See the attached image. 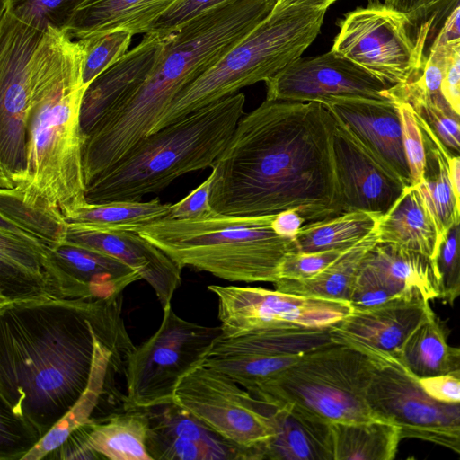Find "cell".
Instances as JSON below:
<instances>
[{
  "mask_svg": "<svg viewBox=\"0 0 460 460\" xmlns=\"http://www.w3.org/2000/svg\"><path fill=\"white\" fill-rule=\"evenodd\" d=\"M334 126L320 102L266 99L242 117L211 167L212 209L244 217L296 209L305 222L341 214Z\"/></svg>",
  "mask_w": 460,
  "mask_h": 460,
  "instance_id": "cell-1",
  "label": "cell"
},
{
  "mask_svg": "<svg viewBox=\"0 0 460 460\" xmlns=\"http://www.w3.org/2000/svg\"><path fill=\"white\" fill-rule=\"evenodd\" d=\"M122 299L0 307V423L35 446L68 412L87 386L97 342L129 337Z\"/></svg>",
  "mask_w": 460,
  "mask_h": 460,
  "instance_id": "cell-2",
  "label": "cell"
},
{
  "mask_svg": "<svg viewBox=\"0 0 460 460\" xmlns=\"http://www.w3.org/2000/svg\"><path fill=\"white\" fill-rule=\"evenodd\" d=\"M277 0H234L209 8L167 35L154 69L128 97L106 111L85 136L84 155L99 171L147 137L191 82L272 12Z\"/></svg>",
  "mask_w": 460,
  "mask_h": 460,
  "instance_id": "cell-3",
  "label": "cell"
},
{
  "mask_svg": "<svg viewBox=\"0 0 460 460\" xmlns=\"http://www.w3.org/2000/svg\"><path fill=\"white\" fill-rule=\"evenodd\" d=\"M84 49L79 40L48 26L31 60L32 111L26 168L13 188L28 202L44 201L65 212L86 199L82 102Z\"/></svg>",
  "mask_w": 460,
  "mask_h": 460,
  "instance_id": "cell-4",
  "label": "cell"
},
{
  "mask_svg": "<svg viewBox=\"0 0 460 460\" xmlns=\"http://www.w3.org/2000/svg\"><path fill=\"white\" fill-rule=\"evenodd\" d=\"M245 95L237 93L149 134L87 184V201H140L185 173L212 167L242 119Z\"/></svg>",
  "mask_w": 460,
  "mask_h": 460,
  "instance_id": "cell-5",
  "label": "cell"
},
{
  "mask_svg": "<svg viewBox=\"0 0 460 460\" xmlns=\"http://www.w3.org/2000/svg\"><path fill=\"white\" fill-rule=\"evenodd\" d=\"M274 216H228L212 210L191 219L164 217L135 232L181 268L229 281L274 283L280 279L285 257L298 251L295 240L273 231Z\"/></svg>",
  "mask_w": 460,
  "mask_h": 460,
  "instance_id": "cell-6",
  "label": "cell"
},
{
  "mask_svg": "<svg viewBox=\"0 0 460 460\" xmlns=\"http://www.w3.org/2000/svg\"><path fill=\"white\" fill-rule=\"evenodd\" d=\"M326 10L273 11L211 67L188 84L151 133L210 103L265 82L300 58L321 31ZM150 133V134H151Z\"/></svg>",
  "mask_w": 460,
  "mask_h": 460,
  "instance_id": "cell-7",
  "label": "cell"
},
{
  "mask_svg": "<svg viewBox=\"0 0 460 460\" xmlns=\"http://www.w3.org/2000/svg\"><path fill=\"white\" fill-rule=\"evenodd\" d=\"M374 368L367 354L332 342L249 392L270 405H290L329 424L370 421L379 420L367 397Z\"/></svg>",
  "mask_w": 460,
  "mask_h": 460,
  "instance_id": "cell-8",
  "label": "cell"
},
{
  "mask_svg": "<svg viewBox=\"0 0 460 460\" xmlns=\"http://www.w3.org/2000/svg\"><path fill=\"white\" fill-rule=\"evenodd\" d=\"M158 330L128 354L124 409L147 408L173 401L181 378L204 358L220 326L186 321L168 305Z\"/></svg>",
  "mask_w": 460,
  "mask_h": 460,
  "instance_id": "cell-9",
  "label": "cell"
},
{
  "mask_svg": "<svg viewBox=\"0 0 460 460\" xmlns=\"http://www.w3.org/2000/svg\"><path fill=\"white\" fill-rule=\"evenodd\" d=\"M44 31L1 8L0 189L15 188L25 172L32 111L31 60Z\"/></svg>",
  "mask_w": 460,
  "mask_h": 460,
  "instance_id": "cell-10",
  "label": "cell"
},
{
  "mask_svg": "<svg viewBox=\"0 0 460 460\" xmlns=\"http://www.w3.org/2000/svg\"><path fill=\"white\" fill-rule=\"evenodd\" d=\"M362 352L375 364L367 397L376 417L397 426L401 438L429 441L460 456V402L433 398L396 358Z\"/></svg>",
  "mask_w": 460,
  "mask_h": 460,
  "instance_id": "cell-11",
  "label": "cell"
},
{
  "mask_svg": "<svg viewBox=\"0 0 460 460\" xmlns=\"http://www.w3.org/2000/svg\"><path fill=\"white\" fill-rule=\"evenodd\" d=\"M173 401L240 447L263 450L275 435L270 405L202 362L181 378Z\"/></svg>",
  "mask_w": 460,
  "mask_h": 460,
  "instance_id": "cell-12",
  "label": "cell"
},
{
  "mask_svg": "<svg viewBox=\"0 0 460 460\" xmlns=\"http://www.w3.org/2000/svg\"><path fill=\"white\" fill-rule=\"evenodd\" d=\"M407 18L378 2L357 8L338 22L331 50L389 85L411 81L425 57L410 37Z\"/></svg>",
  "mask_w": 460,
  "mask_h": 460,
  "instance_id": "cell-13",
  "label": "cell"
},
{
  "mask_svg": "<svg viewBox=\"0 0 460 460\" xmlns=\"http://www.w3.org/2000/svg\"><path fill=\"white\" fill-rule=\"evenodd\" d=\"M217 297L222 334L277 328H331L351 314L348 301L302 296L261 287L209 285Z\"/></svg>",
  "mask_w": 460,
  "mask_h": 460,
  "instance_id": "cell-14",
  "label": "cell"
},
{
  "mask_svg": "<svg viewBox=\"0 0 460 460\" xmlns=\"http://www.w3.org/2000/svg\"><path fill=\"white\" fill-rule=\"evenodd\" d=\"M332 342L330 328L262 329L234 336L221 332L201 362L250 391Z\"/></svg>",
  "mask_w": 460,
  "mask_h": 460,
  "instance_id": "cell-15",
  "label": "cell"
},
{
  "mask_svg": "<svg viewBox=\"0 0 460 460\" xmlns=\"http://www.w3.org/2000/svg\"><path fill=\"white\" fill-rule=\"evenodd\" d=\"M264 83L267 100L299 102L343 96L391 100L393 86L332 50L300 57Z\"/></svg>",
  "mask_w": 460,
  "mask_h": 460,
  "instance_id": "cell-16",
  "label": "cell"
},
{
  "mask_svg": "<svg viewBox=\"0 0 460 460\" xmlns=\"http://www.w3.org/2000/svg\"><path fill=\"white\" fill-rule=\"evenodd\" d=\"M152 460H263V450L235 445L174 401L143 408Z\"/></svg>",
  "mask_w": 460,
  "mask_h": 460,
  "instance_id": "cell-17",
  "label": "cell"
},
{
  "mask_svg": "<svg viewBox=\"0 0 460 460\" xmlns=\"http://www.w3.org/2000/svg\"><path fill=\"white\" fill-rule=\"evenodd\" d=\"M333 153L342 213L366 211L384 215L408 186L336 119Z\"/></svg>",
  "mask_w": 460,
  "mask_h": 460,
  "instance_id": "cell-18",
  "label": "cell"
},
{
  "mask_svg": "<svg viewBox=\"0 0 460 460\" xmlns=\"http://www.w3.org/2000/svg\"><path fill=\"white\" fill-rule=\"evenodd\" d=\"M48 241L1 216L0 307L22 302L63 299Z\"/></svg>",
  "mask_w": 460,
  "mask_h": 460,
  "instance_id": "cell-19",
  "label": "cell"
},
{
  "mask_svg": "<svg viewBox=\"0 0 460 460\" xmlns=\"http://www.w3.org/2000/svg\"><path fill=\"white\" fill-rule=\"evenodd\" d=\"M433 314L429 300L418 292L370 308L353 310L330 328V334L334 343L396 358L413 331Z\"/></svg>",
  "mask_w": 460,
  "mask_h": 460,
  "instance_id": "cell-20",
  "label": "cell"
},
{
  "mask_svg": "<svg viewBox=\"0 0 460 460\" xmlns=\"http://www.w3.org/2000/svg\"><path fill=\"white\" fill-rule=\"evenodd\" d=\"M50 260L63 299H108L142 279L122 261L68 240L50 247Z\"/></svg>",
  "mask_w": 460,
  "mask_h": 460,
  "instance_id": "cell-21",
  "label": "cell"
},
{
  "mask_svg": "<svg viewBox=\"0 0 460 460\" xmlns=\"http://www.w3.org/2000/svg\"><path fill=\"white\" fill-rule=\"evenodd\" d=\"M147 427L143 408L93 417L44 459L152 460L146 445Z\"/></svg>",
  "mask_w": 460,
  "mask_h": 460,
  "instance_id": "cell-22",
  "label": "cell"
},
{
  "mask_svg": "<svg viewBox=\"0 0 460 460\" xmlns=\"http://www.w3.org/2000/svg\"><path fill=\"white\" fill-rule=\"evenodd\" d=\"M322 103L374 155L394 169L410 186L399 111L393 100L333 97Z\"/></svg>",
  "mask_w": 460,
  "mask_h": 460,
  "instance_id": "cell-23",
  "label": "cell"
},
{
  "mask_svg": "<svg viewBox=\"0 0 460 460\" xmlns=\"http://www.w3.org/2000/svg\"><path fill=\"white\" fill-rule=\"evenodd\" d=\"M135 348L130 337L99 341L87 386L68 412L22 458L40 460L59 447L79 426L93 417L105 397L117 396L115 374L125 372L128 354Z\"/></svg>",
  "mask_w": 460,
  "mask_h": 460,
  "instance_id": "cell-24",
  "label": "cell"
},
{
  "mask_svg": "<svg viewBox=\"0 0 460 460\" xmlns=\"http://www.w3.org/2000/svg\"><path fill=\"white\" fill-rule=\"evenodd\" d=\"M66 240L111 255L141 273L161 303L171 305L181 286V270L162 250L135 231H84L68 228Z\"/></svg>",
  "mask_w": 460,
  "mask_h": 460,
  "instance_id": "cell-25",
  "label": "cell"
},
{
  "mask_svg": "<svg viewBox=\"0 0 460 460\" xmlns=\"http://www.w3.org/2000/svg\"><path fill=\"white\" fill-rule=\"evenodd\" d=\"M167 36L146 33L117 63L87 87L81 109L84 135L110 109L132 94L147 78L163 52Z\"/></svg>",
  "mask_w": 460,
  "mask_h": 460,
  "instance_id": "cell-26",
  "label": "cell"
},
{
  "mask_svg": "<svg viewBox=\"0 0 460 460\" xmlns=\"http://www.w3.org/2000/svg\"><path fill=\"white\" fill-rule=\"evenodd\" d=\"M178 0H83L64 29L74 40L116 31L146 34Z\"/></svg>",
  "mask_w": 460,
  "mask_h": 460,
  "instance_id": "cell-27",
  "label": "cell"
},
{
  "mask_svg": "<svg viewBox=\"0 0 460 460\" xmlns=\"http://www.w3.org/2000/svg\"><path fill=\"white\" fill-rule=\"evenodd\" d=\"M270 408L275 435L263 447V460H333L331 424L290 405Z\"/></svg>",
  "mask_w": 460,
  "mask_h": 460,
  "instance_id": "cell-28",
  "label": "cell"
},
{
  "mask_svg": "<svg viewBox=\"0 0 460 460\" xmlns=\"http://www.w3.org/2000/svg\"><path fill=\"white\" fill-rule=\"evenodd\" d=\"M380 243L424 256L435 265L439 236L433 217L416 186H407L377 225Z\"/></svg>",
  "mask_w": 460,
  "mask_h": 460,
  "instance_id": "cell-29",
  "label": "cell"
},
{
  "mask_svg": "<svg viewBox=\"0 0 460 460\" xmlns=\"http://www.w3.org/2000/svg\"><path fill=\"white\" fill-rule=\"evenodd\" d=\"M417 120L424 136L426 163L422 179L414 186L435 220L440 243L447 231L460 222V199L450 177L451 155L429 127L420 119Z\"/></svg>",
  "mask_w": 460,
  "mask_h": 460,
  "instance_id": "cell-30",
  "label": "cell"
},
{
  "mask_svg": "<svg viewBox=\"0 0 460 460\" xmlns=\"http://www.w3.org/2000/svg\"><path fill=\"white\" fill-rule=\"evenodd\" d=\"M171 204L159 199L149 201H86L63 212L68 228L84 231H136L166 217Z\"/></svg>",
  "mask_w": 460,
  "mask_h": 460,
  "instance_id": "cell-31",
  "label": "cell"
},
{
  "mask_svg": "<svg viewBox=\"0 0 460 460\" xmlns=\"http://www.w3.org/2000/svg\"><path fill=\"white\" fill-rule=\"evenodd\" d=\"M378 242L376 229L317 275L302 280L280 279L273 283L274 288L288 293L349 302L359 266Z\"/></svg>",
  "mask_w": 460,
  "mask_h": 460,
  "instance_id": "cell-32",
  "label": "cell"
},
{
  "mask_svg": "<svg viewBox=\"0 0 460 460\" xmlns=\"http://www.w3.org/2000/svg\"><path fill=\"white\" fill-rule=\"evenodd\" d=\"M333 460H392L401 438L399 428L374 420L332 423Z\"/></svg>",
  "mask_w": 460,
  "mask_h": 460,
  "instance_id": "cell-33",
  "label": "cell"
},
{
  "mask_svg": "<svg viewBox=\"0 0 460 460\" xmlns=\"http://www.w3.org/2000/svg\"><path fill=\"white\" fill-rule=\"evenodd\" d=\"M381 214L366 211L344 212L304 225L295 242L305 252L328 250L347 251L376 231Z\"/></svg>",
  "mask_w": 460,
  "mask_h": 460,
  "instance_id": "cell-34",
  "label": "cell"
},
{
  "mask_svg": "<svg viewBox=\"0 0 460 460\" xmlns=\"http://www.w3.org/2000/svg\"><path fill=\"white\" fill-rule=\"evenodd\" d=\"M390 99L408 102L451 155H460V116L452 109L442 92L429 93L411 82L388 88Z\"/></svg>",
  "mask_w": 460,
  "mask_h": 460,
  "instance_id": "cell-35",
  "label": "cell"
},
{
  "mask_svg": "<svg viewBox=\"0 0 460 460\" xmlns=\"http://www.w3.org/2000/svg\"><path fill=\"white\" fill-rule=\"evenodd\" d=\"M448 347L444 326L434 314L413 331L396 358L420 379L440 376L447 374Z\"/></svg>",
  "mask_w": 460,
  "mask_h": 460,
  "instance_id": "cell-36",
  "label": "cell"
},
{
  "mask_svg": "<svg viewBox=\"0 0 460 460\" xmlns=\"http://www.w3.org/2000/svg\"><path fill=\"white\" fill-rule=\"evenodd\" d=\"M133 34L126 31L79 40L84 49L83 81L86 85L117 63L128 51Z\"/></svg>",
  "mask_w": 460,
  "mask_h": 460,
  "instance_id": "cell-37",
  "label": "cell"
},
{
  "mask_svg": "<svg viewBox=\"0 0 460 460\" xmlns=\"http://www.w3.org/2000/svg\"><path fill=\"white\" fill-rule=\"evenodd\" d=\"M82 1L2 0V8L25 23L45 31L49 25L64 28Z\"/></svg>",
  "mask_w": 460,
  "mask_h": 460,
  "instance_id": "cell-38",
  "label": "cell"
},
{
  "mask_svg": "<svg viewBox=\"0 0 460 460\" xmlns=\"http://www.w3.org/2000/svg\"><path fill=\"white\" fill-rule=\"evenodd\" d=\"M435 269L438 280V297L453 305L460 297V222L451 226L441 240Z\"/></svg>",
  "mask_w": 460,
  "mask_h": 460,
  "instance_id": "cell-39",
  "label": "cell"
},
{
  "mask_svg": "<svg viewBox=\"0 0 460 460\" xmlns=\"http://www.w3.org/2000/svg\"><path fill=\"white\" fill-rule=\"evenodd\" d=\"M393 100L398 108L402 130V144L410 170L411 185L422 179L426 163V148L422 129L411 106L403 101Z\"/></svg>",
  "mask_w": 460,
  "mask_h": 460,
  "instance_id": "cell-40",
  "label": "cell"
},
{
  "mask_svg": "<svg viewBox=\"0 0 460 460\" xmlns=\"http://www.w3.org/2000/svg\"><path fill=\"white\" fill-rule=\"evenodd\" d=\"M429 39L431 43L428 51L431 48L460 40V0H448L421 23L417 40L424 49Z\"/></svg>",
  "mask_w": 460,
  "mask_h": 460,
  "instance_id": "cell-41",
  "label": "cell"
},
{
  "mask_svg": "<svg viewBox=\"0 0 460 460\" xmlns=\"http://www.w3.org/2000/svg\"><path fill=\"white\" fill-rule=\"evenodd\" d=\"M347 251L328 250L313 252L297 251L291 252L285 257L280 265L279 277L296 280L312 278L338 260Z\"/></svg>",
  "mask_w": 460,
  "mask_h": 460,
  "instance_id": "cell-42",
  "label": "cell"
},
{
  "mask_svg": "<svg viewBox=\"0 0 460 460\" xmlns=\"http://www.w3.org/2000/svg\"><path fill=\"white\" fill-rule=\"evenodd\" d=\"M234 0H178L150 28L147 33L167 36L200 13Z\"/></svg>",
  "mask_w": 460,
  "mask_h": 460,
  "instance_id": "cell-43",
  "label": "cell"
},
{
  "mask_svg": "<svg viewBox=\"0 0 460 460\" xmlns=\"http://www.w3.org/2000/svg\"><path fill=\"white\" fill-rule=\"evenodd\" d=\"M214 173L209 176L189 195L175 204H171L166 218L191 219L205 216L213 209L210 206L209 197Z\"/></svg>",
  "mask_w": 460,
  "mask_h": 460,
  "instance_id": "cell-44",
  "label": "cell"
},
{
  "mask_svg": "<svg viewBox=\"0 0 460 460\" xmlns=\"http://www.w3.org/2000/svg\"><path fill=\"white\" fill-rule=\"evenodd\" d=\"M441 47L445 55L442 93L452 109L460 116V40Z\"/></svg>",
  "mask_w": 460,
  "mask_h": 460,
  "instance_id": "cell-45",
  "label": "cell"
},
{
  "mask_svg": "<svg viewBox=\"0 0 460 460\" xmlns=\"http://www.w3.org/2000/svg\"><path fill=\"white\" fill-rule=\"evenodd\" d=\"M424 390L433 398L450 403L460 402V379L450 374L420 379Z\"/></svg>",
  "mask_w": 460,
  "mask_h": 460,
  "instance_id": "cell-46",
  "label": "cell"
},
{
  "mask_svg": "<svg viewBox=\"0 0 460 460\" xmlns=\"http://www.w3.org/2000/svg\"><path fill=\"white\" fill-rule=\"evenodd\" d=\"M448 0H385V4L404 15L410 24L422 22Z\"/></svg>",
  "mask_w": 460,
  "mask_h": 460,
  "instance_id": "cell-47",
  "label": "cell"
},
{
  "mask_svg": "<svg viewBox=\"0 0 460 460\" xmlns=\"http://www.w3.org/2000/svg\"><path fill=\"white\" fill-rule=\"evenodd\" d=\"M305 219L296 209H287L275 214L271 228L279 236L295 240Z\"/></svg>",
  "mask_w": 460,
  "mask_h": 460,
  "instance_id": "cell-48",
  "label": "cell"
},
{
  "mask_svg": "<svg viewBox=\"0 0 460 460\" xmlns=\"http://www.w3.org/2000/svg\"><path fill=\"white\" fill-rule=\"evenodd\" d=\"M339 0H277L273 11H280L290 7L327 10Z\"/></svg>",
  "mask_w": 460,
  "mask_h": 460,
  "instance_id": "cell-49",
  "label": "cell"
},
{
  "mask_svg": "<svg viewBox=\"0 0 460 460\" xmlns=\"http://www.w3.org/2000/svg\"><path fill=\"white\" fill-rule=\"evenodd\" d=\"M448 164L453 188L460 199V155L450 156Z\"/></svg>",
  "mask_w": 460,
  "mask_h": 460,
  "instance_id": "cell-50",
  "label": "cell"
},
{
  "mask_svg": "<svg viewBox=\"0 0 460 460\" xmlns=\"http://www.w3.org/2000/svg\"><path fill=\"white\" fill-rule=\"evenodd\" d=\"M447 374L460 379V347H448Z\"/></svg>",
  "mask_w": 460,
  "mask_h": 460,
  "instance_id": "cell-51",
  "label": "cell"
}]
</instances>
